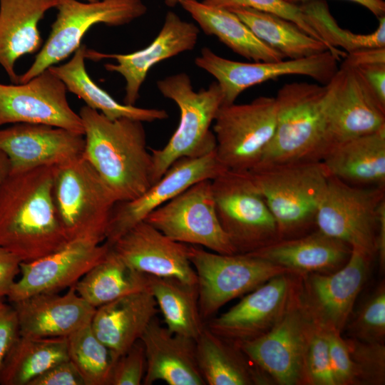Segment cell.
Instances as JSON below:
<instances>
[{
    "label": "cell",
    "instance_id": "7",
    "mask_svg": "<svg viewBox=\"0 0 385 385\" xmlns=\"http://www.w3.org/2000/svg\"><path fill=\"white\" fill-rule=\"evenodd\" d=\"M197 276L198 307L203 321L229 301L251 292L289 270L247 253L220 254L188 245Z\"/></svg>",
    "mask_w": 385,
    "mask_h": 385
},
{
    "label": "cell",
    "instance_id": "53",
    "mask_svg": "<svg viewBox=\"0 0 385 385\" xmlns=\"http://www.w3.org/2000/svg\"><path fill=\"white\" fill-rule=\"evenodd\" d=\"M83 1H86L87 2H93V1H98V0H83Z\"/></svg>",
    "mask_w": 385,
    "mask_h": 385
},
{
    "label": "cell",
    "instance_id": "29",
    "mask_svg": "<svg viewBox=\"0 0 385 385\" xmlns=\"http://www.w3.org/2000/svg\"><path fill=\"white\" fill-rule=\"evenodd\" d=\"M321 161L330 175L348 184L385 187V126L333 145Z\"/></svg>",
    "mask_w": 385,
    "mask_h": 385
},
{
    "label": "cell",
    "instance_id": "25",
    "mask_svg": "<svg viewBox=\"0 0 385 385\" xmlns=\"http://www.w3.org/2000/svg\"><path fill=\"white\" fill-rule=\"evenodd\" d=\"M140 340L145 354V385L163 381L169 385H205L195 351V341L171 333L155 317Z\"/></svg>",
    "mask_w": 385,
    "mask_h": 385
},
{
    "label": "cell",
    "instance_id": "32",
    "mask_svg": "<svg viewBox=\"0 0 385 385\" xmlns=\"http://www.w3.org/2000/svg\"><path fill=\"white\" fill-rule=\"evenodd\" d=\"M68 359L67 337L19 335L0 367V384L29 385L53 365Z\"/></svg>",
    "mask_w": 385,
    "mask_h": 385
},
{
    "label": "cell",
    "instance_id": "33",
    "mask_svg": "<svg viewBox=\"0 0 385 385\" xmlns=\"http://www.w3.org/2000/svg\"><path fill=\"white\" fill-rule=\"evenodd\" d=\"M77 293L95 308L148 289V274L133 269L111 248L76 284Z\"/></svg>",
    "mask_w": 385,
    "mask_h": 385
},
{
    "label": "cell",
    "instance_id": "49",
    "mask_svg": "<svg viewBox=\"0 0 385 385\" xmlns=\"http://www.w3.org/2000/svg\"><path fill=\"white\" fill-rule=\"evenodd\" d=\"M376 254L379 256L381 268L385 264V202L380 207L376 242Z\"/></svg>",
    "mask_w": 385,
    "mask_h": 385
},
{
    "label": "cell",
    "instance_id": "8",
    "mask_svg": "<svg viewBox=\"0 0 385 385\" xmlns=\"http://www.w3.org/2000/svg\"><path fill=\"white\" fill-rule=\"evenodd\" d=\"M219 221L237 253L280 239L277 225L249 171L226 170L212 180Z\"/></svg>",
    "mask_w": 385,
    "mask_h": 385
},
{
    "label": "cell",
    "instance_id": "11",
    "mask_svg": "<svg viewBox=\"0 0 385 385\" xmlns=\"http://www.w3.org/2000/svg\"><path fill=\"white\" fill-rule=\"evenodd\" d=\"M215 153L227 169L250 171L270 143L276 125L274 97L260 96L249 103L222 105L214 120Z\"/></svg>",
    "mask_w": 385,
    "mask_h": 385
},
{
    "label": "cell",
    "instance_id": "50",
    "mask_svg": "<svg viewBox=\"0 0 385 385\" xmlns=\"http://www.w3.org/2000/svg\"><path fill=\"white\" fill-rule=\"evenodd\" d=\"M289 3L300 5L312 0H286ZM358 4L367 9L375 16L379 18L385 15V2L383 0H346Z\"/></svg>",
    "mask_w": 385,
    "mask_h": 385
},
{
    "label": "cell",
    "instance_id": "13",
    "mask_svg": "<svg viewBox=\"0 0 385 385\" xmlns=\"http://www.w3.org/2000/svg\"><path fill=\"white\" fill-rule=\"evenodd\" d=\"M145 221L173 240L220 254L237 253L219 221L212 180L193 184L153 210Z\"/></svg>",
    "mask_w": 385,
    "mask_h": 385
},
{
    "label": "cell",
    "instance_id": "41",
    "mask_svg": "<svg viewBox=\"0 0 385 385\" xmlns=\"http://www.w3.org/2000/svg\"><path fill=\"white\" fill-rule=\"evenodd\" d=\"M204 1L212 6L228 9L247 8L276 15L293 22L307 34L322 41L309 25L299 5L289 3L286 0H205Z\"/></svg>",
    "mask_w": 385,
    "mask_h": 385
},
{
    "label": "cell",
    "instance_id": "28",
    "mask_svg": "<svg viewBox=\"0 0 385 385\" xmlns=\"http://www.w3.org/2000/svg\"><path fill=\"white\" fill-rule=\"evenodd\" d=\"M56 0H0V66L10 80L19 83L16 62L39 49L38 23Z\"/></svg>",
    "mask_w": 385,
    "mask_h": 385
},
{
    "label": "cell",
    "instance_id": "22",
    "mask_svg": "<svg viewBox=\"0 0 385 385\" xmlns=\"http://www.w3.org/2000/svg\"><path fill=\"white\" fill-rule=\"evenodd\" d=\"M111 247L140 272L197 285L196 273L188 257V245L171 240L145 220L128 230Z\"/></svg>",
    "mask_w": 385,
    "mask_h": 385
},
{
    "label": "cell",
    "instance_id": "24",
    "mask_svg": "<svg viewBox=\"0 0 385 385\" xmlns=\"http://www.w3.org/2000/svg\"><path fill=\"white\" fill-rule=\"evenodd\" d=\"M74 285L63 295L57 292L38 293L13 303L19 335L68 337L90 324L96 308L77 293Z\"/></svg>",
    "mask_w": 385,
    "mask_h": 385
},
{
    "label": "cell",
    "instance_id": "2",
    "mask_svg": "<svg viewBox=\"0 0 385 385\" xmlns=\"http://www.w3.org/2000/svg\"><path fill=\"white\" fill-rule=\"evenodd\" d=\"M78 114L85 139L82 156L116 202L143 194L152 185V156L143 122L128 118L111 120L87 106Z\"/></svg>",
    "mask_w": 385,
    "mask_h": 385
},
{
    "label": "cell",
    "instance_id": "30",
    "mask_svg": "<svg viewBox=\"0 0 385 385\" xmlns=\"http://www.w3.org/2000/svg\"><path fill=\"white\" fill-rule=\"evenodd\" d=\"M178 4L194 19L205 34L216 36L242 57L255 62L286 58L260 41L231 10L199 0H179Z\"/></svg>",
    "mask_w": 385,
    "mask_h": 385
},
{
    "label": "cell",
    "instance_id": "47",
    "mask_svg": "<svg viewBox=\"0 0 385 385\" xmlns=\"http://www.w3.org/2000/svg\"><path fill=\"white\" fill-rule=\"evenodd\" d=\"M21 262L15 255L0 246V298L7 297L20 273Z\"/></svg>",
    "mask_w": 385,
    "mask_h": 385
},
{
    "label": "cell",
    "instance_id": "46",
    "mask_svg": "<svg viewBox=\"0 0 385 385\" xmlns=\"http://www.w3.org/2000/svg\"><path fill=\"white\" fill-rule=\"evenodd\" d=\"M354 68L379 102L385 107V63H373Z\"/></svg>",
    "mask_w": 385,
    "mask_h": 385
},
{
    "label": "cell",
    "instance_id": "5",
    "mask_svg": "<svg viewBox=\"0 0 385 385\" xmlns=\"http://www.w3.org/2000/svg\"><path fill=\"white\" fill-rule=\"evenodd\" d=\"M249 173L275 219L280 239L315 224L330 175L322 161L280 163Z\"/></svg>",
    "mask_w": 385,
    "mask_h": 385
},
{
    "label": "cell",
    "instance_id": "39",
    "mask_svg": "<svg viewBox=\"0 0 385 385\" xmlns=\"http://www.w3.org/2000/svg\"><path fill=\"white\" fill-rule=\"evenodd\" d=\"M304 379L314 385H336L325 327L314 320L307 346Z\"/></svg>",
    "mask_w": 385,
    "mask_h": 385
},
{
    "label": "cell",
    "instance_id": "6",
    "mask_svg": "<svg viewBox=\"0 0 385 385\" xmlns=\"http://www.w3.org/2000/svg\"><path fill=\"white\" fill-rule=\"evenodd\" d=\"M53 197L68 240L94 237L103 241L117 202L92 165L82 156L56 167Z\"/></svg>",
    "mask_w": 385,
    "mask_h": 385
},
{
    "label": "cell",
    "instance_id": "54",
    "mask_svg": "<svg viewBox=\"0 0 385 385\" xmlns=\"http://www.w3.org/2000/svg\"><path fill=\"white\" fill-rule=\"evenodd\" d=\"M384 1V0H383Z\"/></svg>",
    "mask_w": 385,
    "mask_h": 385
},
{
    "label": "cell",
    "instance_id": "43",
    "mask_svg": "<svg viewBox=\"0 0 385 385\" xmlns=\"http://www.w3.org/2000/svg\"><path fill=\"white\" fill-rule=\"evenodd\" d=\"M329 353L336 385L349 384L355 381L357 374L347 342L340 332L327 329Z\"/></svg>",
    "mask_w": 385,
    "mask_h": 385
},
{
    "label": "cell",
    "instance_id": "48",
    "mask_svg": "<svg viewBox=\"0 0 385 385\" xmlns=\"http://www.w3.org/2000/svg\"><path fill=\"white\" fill-rule=\"evenodd\" d=\"M373 63H385V47L364 48L346 53L342 65L357 68Z\"/></svg>",
    "mask_w": 385,
    "mask_h": 385
},
{
    "label": "cell",
    "instance_id": "38",
    "mask_svg": "<svg viewBox=\"0 0 385 385\" xmlns=\"http://www.w3.org/2000/svg\"><path fill=\"white\" fill-rule=\"evenodd\" d=\"M69 359L77 367L87 385H108L118 359L95 334L91 323L67 337Z\"/></svg>",
    "mask_w": 385,
    "mask_h": 385
},
{
    "label": "cell",
    "instance_id": "18",
    "mask_svg": "<svg viewBox=\"0 0 385 385\" xmlns=\"http://www.w3.org/2000/svg\"><path fill=\"white\" fill-rule=\"evenodd\" d=\"M226 170L218 160L215 150L198 158L178 160L140 196L115 203L108 221L105 242L111 246L158 207L193 184L203 180H213Z\"/></svg>",
    "mask_w": 385,
    "mask_h": 385
},
{
    "label": "cell",
    "instance_id": "9",
    "mask_svg": "<svg viewBox=\"0 0 385 385\" xmlns=\"http://www.w3.org/2000/svg\"><path fill=\"white\" fill-rule=\"evenodd\" d=\"M56 1L58 13L51 33L29 68L19 76V83L27 82L75 52L85 34L95 24L123 26L141 17L148 10L142 0Z\"/></svg>",
    "mask_w": 385,
    "mask_h": 385
},
{
    "label": "cell",
    "instance_id": "17",
    "mask_svg": "<svg viewBox=\"0 0 385 385\" xmlns=\"http://www.w3.org/2000/svg\"><path fill=\"white\" fill-rule=\"evenodd\" d=\"M110 248L100 238L78 237L46 256L21 262V277L14 282L7 297L14 303L36 294L69 288L100 262Z\"/></svg>",
    "mask_w": 385,
    "mask_h": 385
},
{
    "label": "cell",
    "instance_id": "19",
    "mask_svg": "<svg viewBox=\"0 0 385 385\" xmlns=\"http://www.w3.org/2000/svg\"><path fill=\"white\" fill-rule=\"evenodd\" d=\"M200 30L183 20L172 11L167 12L163 26L155 39L143 49L130 53H104L86 48V58L93 61L112 58L104 68L120 74L125 81L124 103L135 106L140 89L150 71L158 63L192 50L197 44Z\"/></svg>",
    "mask_w": 385,
    "mask_h": 385
},
{
    "label": "cell",
    "instance_id": "36",
    "mask_svg": "<svg viewBox=\"0 0 385 385\" xmlns=\"http://www.w3.org/2000/svg\"><path fill=\"white\" fill-rule=\"evenodd\" d=\"M195 351L205 384L247 385L255 381L253 373L240 354V349L206 326L195 340Z\"/></svg>",
    "mask_w": 385,
    "mask_h": 385
},
{
    "label": "cell",
    "instance_id": "34",
    "mask_svg": "<svg viewBox=\"0 0 385 385\" xmlns=\"http://www.w3.org/2000/svg\"><path fill=\"white\" fill-rule=\"evenodd\" d=\"M148 288L173 334L195 341L205 327L198 307L197 285L172 277L148 275Z\"/></svg>",
    "mask_w": 385,
    "mask_h": 385
},
{
    "label": "cell",
    "instance_id": "31",
    "mask_svg": "<svg viewBox=\"0 0 385 385\" xmlns=\"http://www.w3.org/2000/svg\"><path fill=\"white\" fill-rule=\"evenodd\" d=\"M85 45L74 52L70 61L48 68L66 85L68 91L82 99L86 106L96 110L109 119L128 118L141 122H153L168 118L165 110L140 108L121 104L98 86L88 74L85 66Z\"/></svg>",
    "mask_w": 385,
    "mask_h": 385
},
{
    "label": "cell",
    "instance_id": "52",
    "mask_svg": "<svg viewBox=\"0 0 385 385\" xmlns=\"http://www.w3.org/2000/svg\"><path fill=\"white\" fill-rule=\"evenodd\" d=\"M179 0H165V4L169 7H173L178 4ZM205 1V0H202Z\"/></svg>",
    "mask_w": 385,
    "mask_h": 385
},
{
    "label": "cell",
    "instance_id": "1",
    "mask_svg": "<svg viewBox=\"0 0 385 385\" xmlns=\"http://www.w3.org/2000/svg\"><path fill=\"white\" fill-rule=\"evenodd\" d=\"M56 167L10 173L0 190V246L21 262L46 256L69 240L53 201Z\"/></svg>",
    "mask_w": 385,
    "mask_h": 385
},
{
    "label": "cell",
    "instance_id": "21",
    "mask_svg": "<svg viewBox=\"0 0 385 385\" xmlns=\"http://www.w3.org/2000/svg\"><path fill=\"white\" fill-rule=\"evenodd\" d=\"M286 274L276 276L251 291L228 311L207 320L205 326L233 344L265 333L282 317L292 296L291 281Z\"/></svg>",
    "mask_w": 385,
    "mask_h": 385
},
{
    "label": "cell",
    "instance_id": "14",
    "mask_svg": "<svg viewBox=\"0 0 385 385\" xmlns=\"http://www.w3.org/2000/svg\"><path fill=\"white\" fill-rule=\"evenodd\" d=\"M339 60L326 51L296 59L241 62L225 58L203 47L195 63L216 79L222 93V105H230L247 88L284 76H306L322 85L327 84L338 70Z\"/></svg>",
    "mask_w": 385,
    "mask_h": 385
},
{
    "label": "cell",
    "instance_id": "16",
    "mask_svg": "<svg viewBox=\"0 0 385 385\" xmlns=\"http://www.w3.org/2000/svg\"><path fill=\"white\" fill-rule=\"evenodd\" d=\"M67 91L49 68L24 83H0V126L44 124L83 134L81 118L71 108Z\"/></svg>",
    "mask_w": 385,
    "mask_h": 385
},
{
    "label": "cell",
    "instance_id": "10",
    "mask_svg": "<svg viewBox=\"0 0 385 385\" xmlns=\"http://www.w3.org/2000/svg\"><path fill=\"white\" fill-rule=\"evenodd\" d=\"M385 187H361L329 175L315 225L324 234L373 257Z\"/></svg>",
    "mask_w": 385,
    "mask_h": 385
},
{
    "label": "cell",
    "instance_id": "20",
    "mask_svg": "<svg viewBox=\"0 0 385 385\" xmlns=\"http://www.w3.org/2000/svg\"><path fill=\"white\" fill-rule=\"evenodd\" d=\"M84 145L83 134L49 125L16 123L0 129V150L11 173L60 165L81 156Z\"/></svg>",
    "mask_w": 385,
    "mask_h": 385
},
{
    "label": "cell",
    "instance_id": "15",
    "mask_svg": "<svg viewBox=\"0 0 385 385\" xmlns=\"http://www.w3.org/2000/svg\"><path fill=\"white\" fill-rule=\"evenodd\" d=\"M326 85L324 155L339 143L385 126V107L354 68L341 65Z\"/></svg>",
    "mask_w": 385,
    "mask_h": 385
},
{
    "label": "cell",
    "instance_id": "3",
    "mask_svg": "<svg viewBox=\"0 0 385 385\" xmlns=\"http://www.w3.org/2000/svg\"><path fill=\"white\" fill-rule=\"evenodd\" d=\"M326 93V84L307 82L288 83L278 90L274 97V133L253 169L297 161H321L325 150Z\"/></svg>",
    "mask_w": 385,
    "mask_h": 385
},
{
    "label": "cell",
    "instance_id": "27",
    "mask_svg": "<svg viewBox=\"0 0 385 385\" xmlns=\"http://www.w3.org/2000/svg\"><path fill=\"white\" fill-rule=\"evenodd\" d=\"M351 248L319 230L294 238H282L255 251L251 255L289 270L292 273L324 272L342 267Z\"/></svg>",
    "mask_w": 385,
    "mask_h": 385
},
{
    "label": "cell",
    "instance_id": "12",
    "mask_svg": "<svg viewBox=\"0 0 385 385\" xmlns=\"http://www.w3.org/2000/svg\"><path fill=\"white\" fill-rule=\"evenodd\" d=\"M314 319L307 305L291 297L282 317L267 332L235 344L256 366L282 385L304 380V360Z\"/></svg>",
    "mask_w": 385,
    "mask_h": 385
},
{
    "label": "cell",
    "instance_id": "42",
    "mask_svg": "<svg viewBox=\"0 0 385 385\" xmlns=\"http://www.w3.org/2000/svg\"><path fill=\"white\" fill-rule=\"evenodd\" d=\"M145 349L139 339L116 360L108 385H140L145 372Z\"/></svg>",
    "mask_w": 385,
    "mask_h": 385
},
{
    "label": "cell",
    "instance_id": "35",
    "mask_svg": "<svg viewBox=\"0 0 385 385\" xmlns=\"http://www.w3.org/2000/svg\"><path fill=\"white\" fill-rule=\"evenodd\" d=\"M230 10L235 13L260 41L279 52L286 58L296 59L326 51H331L324 42L307 34L295 24L285 19L247 8H234Z\"/></svg>",
    "mask_w": 385,
    "mask_h": 385
},
{
    "label": "cell",
    "instance_id": "40",
    "mask_svg": "<svg viewBox=\"0 0 385 385\" xmlns=\"http://www.w3.org/2000/svg\"><path fill=\"white\" fill-rule=\"evenodd\" d=\"M351 332L366 342L379 343L385 335V289L380 285L359 310Z\"/></svg>",
    "mask_w": 385,
    "mask_h": 385
},
{
    "label": "cell",
    "instance_id": "51",
    "mask_svg": "<svg viewBox=\"0 0 385 385\" xmlns=\"http://www.w3.org/2000/svg\"><path fill=\"white\" fill-rule=\"evenodd\" d=\"M11 173V166L6 155L0 150V190Z\"/></svg>",
    "mask_w": 385,
    "mask_h": 385
},
{
    "label": "cell",
    "instance_id": "26",
    "mask_svg": "<svg viewBox=\"0 0 385 385\" xmlns=\"http://www.w3.org/2000/svg\"><path fill=\"white\" fill-rule=\"evenodd\" d=\"M148 289L120 297L96 309L91 326L118 358L138 341L159 312Z\"/></svg>",
    "mask_w": 385,
    "mask_h": 385
},
{
    "label": "cell",
    "instance_id": "4",
    "mask_svg": "<svg viewBox=\"0 0 385 385\" xmlns=\"http://www.w3.org/2000/svg\"><path fill=\"white\" fill-rule=\"evenodd\" d=\"M156 85L164 97L178 106L180 121L163 148L150 150L152 185L178 160L198 158L215 150V137L210 126L223 101L222 91L217 82H212L207 88L195 91L190 76L185 73L167 76L158 81Z\"/></svg>",
    "mask_w": 385,
    "mask_h": 385
},
{
    "label": "cell",
    "instance_id": "37",
    "mask_svg": "<svg viewBox=\"0 0 385 385\" xmlns=\"http://www.w3.org/2000/svg\"><path fill=\"white\" fill-rule=\"evenodd\" d=\"M299 6L319 38L340 59L358 50L385 47V15L378 18L379 25L375 31L361 34L342 28L324 0H312Z\"/></svg>",
    "mask_w": 385,
    "mask_h": 385
},
{
    "label": "cell",
    "instance_id": "45",
    "mask_svg": "<svg viewBox=\"0 0 385 385\" xmlns=\"http://www.w3.org/2000/svg\"><path fill=\"white\" fill-rule=\"evenodd\" d=\"M19 336L16 311L0 298V367Z\"/></svg>",
    "mask_w": 385,
    "mask_h": 385
},
{
    "label": "cell",
    "instance_id": "23",
    "mask_svg": "<svg viewBox=\"0 0 385 385\" xmlns=\"http://www.w3.org/2000/svg\"><path fill=\"white\" fill-rule=\"evenodd\" d=\"M371 258L351 247L347 261L335 273L310 276L307 307L318 324L341 332L366 279Z\"/></svg>",
    "mask_w": 385,
    "mask_h": 385
},
{
    "label": "cell",
    "instance_id": "44",
    "mask_svg": "<svg viewBox=\"0 0 385 385\" xmlns=\"http://www.w3.org/2000/svg\"><path fill=\"white\" fill-rule=\"evenodd\" d=\"M29 385H87L83 376L68 359L53 365Z\"/></svg>",
    "mask_w": 385,
    "mask_h": 385
}]
</instances>
